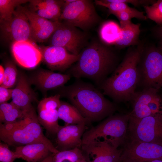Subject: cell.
Instances as JSON below:
<instances>
[{"label":"cell","mask_w":162,"mask_h":162,"mask_svg":"<svg viewBox=\"0 0 162 162\" xmlns=\"http://www.w3.org/2000/svg\"><path fill=\"white\" fill-rule=\"evenodd\" d=\"M148 162H162V160H153Z\"/></svg>","instance_id":"obj_40"},{"label":"cell","mask_w":162,"mask_h":162,"mask_svg":"<svg viewBox=\"0 0 162 162\" xmlns=\"http://www.w3.org/2000/svg\"><path fill=\"white\" fill-rule=\"evenodd\" d=\"M38 116L40 124L50 134H56L61 127L58 123V109L38 110Z\"/></svg>","instance_id":"obj_24"},{"label":"cell","mask_w":162,"mask_h":162,"mask_svg":"<svg viewBox=\"0 0 162 162\" xmlns=\"http://www.w3.org/2000/svg\"><path fill=\"white\" fill-rule=\"evenodd\" d=\"M112 14L115 15L118 19L121 28L131 22V19L133 18H135L142 20H145L147 18L146 16L144 15L143 12L140 11L136 13L121 11L114 12Z\"/></svg>","instance_id":"obj_31"},{"label":"cell","mask_w":162,"mask_h":162,"mask_svg":"<svg viewBox=\"0 0 162 162\" xmlns=\"http://www.w3.org/2000/svg\"><path fill=\"white\" fill-rule=\"evenodd\" d=\"M122 151L119 162H148L162 160V142L130 139Z\"/></svg>","instance_id":"obj_9"},{"label":"cell","mask_w":162,"mask_h":162,"mask_svg":"<svg viewBox=\"0 0 162 162\" xmlns=\"http://www.w3.org/2000/svg\"><path fill=\"white\" fill-rule=\"evenodd\" d=\"M143 7L147 18L154 21L158 25H162V0H158L151 5Z\"/></svg>","instance_id":"obj_30"},{"label":"cell","mask_w":162,"mask_h":162,"mask_svg":"<svg viewBox=\"0 0 162 162\" xmlns=\"http://www.w3.org/2000/svg\"><path fill=\"white\" fill-rule=\"evenodd\" d=\"M39 48L42 60L52 71H65L76 62L80 57V53L78 55H74L60 46L50 45Z\"/></svg>","instance_id":"obj_12"},{"label":"cell","mask_w":162,"mask_h":162,"mask_svg":"<svg viewBox=\"0 0 162 162\" xmlns=\"http://www.w3.org/2000/svg\"><path fill=\"white\" fill-rule=\"evenodd\" d=\"M71 77L70 75L68 74L41 70L35 74L31 81L43 91H46L64 86Z\"/></svg>","instance_id":"obj_21"},{"label":"cell","mask_w":162,"mask_h":162,"mask_svg":"<svg viewBox=\"0 0 162 162\" xmlns=\"http://www.w3.org/2000/svg\"><path fill=\"white\" fill-rule=\"evenodd\" d=\"M144 48L142 44L128 50L111 76L99 87L117 102L130 101L137 87L138 66Z\"/></svg>","instance_id":"obj_3"},{"label":"cell","mask_w":162,"mask_h":162,"mask_svg":"<svg viewBox=\"0 0 162 162\" xmlns=\"http://www.w3.org/2000/svg\"><path fill=\"white\" fill-rule=\"evenodd\" d=\"M81 149L87 154L95 156L92 162H119L122 151L108 141L98 139L82 145Z\"/></svg>","instance_id":"obj_16"},{"label":"cell","mask_w":162,"mask_h":162,"mask_svg":"<svg viewBox=\"0 0 162 162\" xmlns=\"http://www.w3.org/2000/svg\"><path fill=\"white\" fill-rule=\"evenodd\" d=\"M99 19L92 1L75 0L69 3L64 2L59 21L63 20L86 30L97 23Z\"/></svg>","instance_id":"obj_7"},{"label":"cell","mask_w":162,"mask_h":162,"mask_svg":"<svg viewBox=\"0 0 162 162\" xmlns=\"http://www.w3.org/2000/svg\"><path fill=\"white\" fill-rule=\"evenodd\" d=\"M4 76V68L2 65L0 66V85L2 82Z\"/></svg>","instance_id":"obj_37"},{"label":"cell","mask_w":162,"mask_h":162,"mask_svg":"<svg viewBox=\"0 0 162 162\" xmlns=\"http://www.w3.org/2000/svg\"><path fill=\"white\" fill-rule=\"evenodd\" d=\"M130 114L111 115L86 130L82 136V146L103 138L118 148L124 143Z\"/></svg>","instance_id":"obj_5"},{"label":"cell","mask_w":162,"mask_h":162,"mask_svg":"<svg viewBox=\"0 0 162 162\" xmlns=\"http://www.w3.org/2000/svg\"><path fill=\"white\" fill-rule=\"evenodd\" d=\"M140 26V24H135L131 22L121 28L119 37L114 45L119 48L138 45Z\"/></svg>","instance_id":"obj_23"},{"label":"cell","mask_w":162,"mask_h":162,"mask_svg":"<svg viewBox=\"0 0 162 162\" xmlns=\"http://www.w3.org/2000/svg\"><path fill=\"white\" fill-rule=\"evenodd\" d=\"M31 26L32 37L34 42H43L48 39L59 25L61 21H52L41 17L23 7Z\"/></svg>","instance_id":"obj_17"},{"label":"cell","mask_w":162,"mask_h":162,"mask_svg":"<svg viewBox=\"0 0 162 162\" xmlns=\"http://www.w3.org/2000/svg\"><path fill=\"white\" fill-rule=\"evenodd\" d=\"M67 160L71 162H79L87 160L81 148L74 149L59 151L53 155L52 162H62Z\"/></svg>","instance_id":"obj_27"},{"label":"cell","mask_w":162,"mask_h":162,"mask_svg":"<svg viewBox=\"0 0 162 162\" xmlns=\"http://www.w3.org/2000/svg\"><path fill=\"white\" fill-rule=\"evenodd\" d=\"M17 159L14 152L10 150L8 145L4 143H0V161L1 162H14Z\"/></svg>","instance_id":"obj_34"},{"label":"cell","mask_w":162,"mask_h":162,"mask_svg":"<svg viewBox=\"0 0 162 162\" xmlns=\"http://www.w3.org/2000/svg\"><path fill=\"white\" fill-rule=\"evenodd\" d=\"M60 94H57L54 96L44 98L39 102L38 109H58L60 104Z\"/></svg>","instance_id":"obj_33"},{"label":"cell","mask_w":162,"mask_h":162,"mask_svg":"<svg viewBox=\"0 0 162 162\" xmlns=\"http://www.w3.org/2000/svg\"><path fill=\"white\" fill-rule=\"evenodd\" d=\"M62 162H71L68 160H65L63 161Z\"/></svg>","instance_id":"obj_42"},{"label":"cell","mask_w":162,"mask_h":162,"mask_svg":"<svg viewBox=\"0 0 162 162\" xmlns=\"http://www.w3.org/2000/svg\"><path fill=\"white\" fill-rule=\"evenodd\" d=\"M58 111L59 118L63 120L66 125L83 123L88 125L91 123L75 107L65 102L61 101Z\"/></svg>","instance_id":"obj_22"},{"label":"cell","mask_w":162,"mask_h":162,"mask_svg":"<svg viewBox=\"0 0 162 162\" xmlns=\"http://www.w3.org/2000/svg\"><path fill=\"white\" fill-rule=\"evenodd\" d=\"M11 50L16 62L20 66L32 69L42 60L41 51L36 43L29 41H23L12 43Z\"/></svg>","instance_id":"obj_13"},{"label":"cell","mask_w":162,"mask_h":162,"mask_svg":"<svg viewBox=\"0 0 162 162\" xmlns=\"http://www.w3.org/2000/svg\"><path fill=\"white\" fill-rule=\"evenodd\" d=\"M87 125L83 123L61 126L56 134V148L59 151L81 148L82 136Z\"/></svg>","instance_id":"obj_15"},{"label":"cell","mask_w":162,"mask_h":162,"mask_svg":"<svg viewBox=\"0 0 162 162\" xmlns=\"http://www.w3.org/2000/svg\"><path fill=\"white\" fill-rule=\"evenodd\" d=\"M12 102L24 111L30 109L35 95L29 82L25 76L20 74L16 86L12 92Z\"/></svg>","instance_id":"obj_20"},{"label":"cell","mask_w":162,"mask_h":162,"mask_svg":"<svg viewBox=\"0 0 162 162\" xmlns=\"http://www.w3.org/2000/svg\"><path fill=\"white\" fill-rule=\"evenodd\" d=\"M95 2L97 5L108 8L110 14L121 11L136 13L139 11L130 7L127 3L120 2L119 0H95Z\"/></svg>","instance_id":"obj_29"},{"label":"cell","mask_w":162,"mask_h":162,"mask_svg":"<svg viewBox=\"0 0 162 162\" xmlns=\"http://www.w3.org/2000/svg\"><path fill=\"white\" fill-rule=\"evenodd\" d=\"M57 94L67 98L90 122L100 121L112 115L116 106L92 84L76 78L72 84L59 88Z\"/></svg>","instance_id":"obj_1"},{"label":"cell","mask_w":162,"mask_h":162,"mask_svg":"<svg viewBox=\"0 0 162 162\" xmlns=\"http://www.w3.org/2000/svg\"><path fill=\"white\" fill-rule=\"evenodd\" d=\"M27 111H24L15 106L0 115V123L7 124L14 122L22 118Z\"/></svg>","instance_id":"obj_32"},{"label":"cell","mask_w":162,"mask_h":162,"mask_svg":"<svg viewBox=\"0 0 162 162\" xmlns=\"http://www.w3.org/2000/svg\"><path fill=\"white\" fill-rule=\"evenodd\" d=\"M128 129L130 140L162 142V116H151L138 118L130 116Z\"/></svg>","instance_id":"obj_8"},{"label":"cell","mask_w":162,"mask_h":162,"mask_svg":"<svg viewBox=\"0 0 162 162\" xmlns=\"http://www.w3.org/2000/svg\"><path fill=\"white\" fill-rule=\"evenodd\" d=\"M15 65L11 62H7L4 68V76L1 86L12 88L16 85L18 76Z\"/></svg>","instance_id":"obj_28"},{"label":"cell","mask_w":162,"mask_h":162,"mask_svg":"<svg viewBox=\"0 0 162 162\" xmlns=\"http://www.w3.org/2000/svg\"><path fill=\"white\" fill-rule=\"evenodd\" d=\"M0 26L3 37L12 43L23 41L34 42L28 19L21 5L16 9L10 21L0 24Z\"/></svg>","instance_id":"obj_11"},{"label":"cell","mask_w":162,"mask_h":162,"mask_svg":"<svg viewBox=\"0 0 162 162\" xmlns=\"http://www.w3.org/2000/svg\"><path fill=\"white\" fill-rule=\"evenodd\" d=\"M54 154H52L47 158L40 162H52V158Z\"/></svg>","instance_id":"obj_38"},{"label":"cell","mask_w":162,"mask_h":162,"mask_svg":"<svg viewBox=\"0 0 162 162\" xmlns=\"http://www.w3.org/2000/svg\"><path fill=\"white\" fill-rule=\"evenodd\" d=\"M59 152L42 142L16 147L14 151L17 159L21 158L27 162H40Z\"/></svg>","instance_id":"obj_18"},{"label":"cell","mask_w":162,"mask_h":162,"mask_svg":"<svg viewBox=\"0 0 162 162\" xmlns=\"http://www.w3.org/2000/svg\"><path fill=\"white\" fill-rule=\"evenodd\" d=\"M154 32L155 35L160 40H162V25H157L154 28Z\"/></svg>","instance_id":"obj_36"},{"label":"cell","mask_w":162,"mask_h":162,"mask_svg":"<svg viewBox=\"0 0 162 162\" xmlns=\"http://www.w3.org/2000/svg\"><path fill=\"white\" fill-rule=\"evenodd\" d=\"M157 47L162 53V40H160Z\"/></svg>","instance_id":"obj_39"},{"label":"cell","mask_w":162,"mask_h":162,"mask_svg":"<svg viewBox=\"0 0 162 162\" xmlns=\"http://www.w3.org/2000/svg\"><path fill=\"white\" fill-rule=\"evenodd\" d=\"M137 86L162 88V53L157 47H144L138 66Z\"/></svg>","instance_id":"obj_6"},{"label":"cell","mask_w":162,"mask_h":162,"mask_svg":"<svg viewBox=\"0 0 162 162\" xmlns=\"http://www.w3.org/2000/svg\"><path fill=\"white\" fill-rule=\"evenodd\" d=\"M49 40L50 45L63 47L71 53L78 55L84 44L86 38L76 27L63 21Z\"/></svg>","instance_id":"obj_10"},{"label":"cell","mask_w":162,"mask_h":162,"mask_svg":"<svg viewBox=\"0 0 162 162\" xmlns=\"http://www.w3.org/2000/svg\"><path fill=\"white\" fill-rule=\"evenodd\" d=\"M38 116L33 107L24 116L10 123H0V139L8 145L16 147L42 142L58 150L44 134Z\"/></svg>","instance_id":"obj_4"},{"label":"cell","mask_w":162,"mask_h":162,"mask_svg":"<svg viewBox=\"0 0 162 162\" xmlns=\"http://www.w3.org/2000/svg\"><path fill=\"white\" fill-rule=\"evenodd\" d=\"M64 2V0H30L28 8L39 16L57 21H59Z\"/></svg>","instance_id":"obj_19"},{"label":"cell","mask_w":162,"mask_h":162,"mask_svg":"<svg viewBox=\"0 0 162 162\" xmlns=\"http://www.w3.org/2000/svg\"><path fill=\"white\" fill-rule=\"evenodd\" d=\"M79 162H92V161H88L87 160H82Z\"/></svg>","instance_id":"obj_41"},{"label":"cell","mask_w":162,"mask_h":162,"mask_svg":"<svg viewBox=\"0 0 162 162\" xmlns=\"http://www.w3.org/2000/svg\"><path fill=\"white\" fill-rule=\"evenodd\" d=\"M159 90L150 88L136 92L132 98L136 108L148 116H162V95Z\"/></svg>","instance_id":"obj_14"},{"label":"cell","mask_w":162,"mask_h":162,"mask_svg":"<svg viewBox=\"0 0 162 162\" xmlns=\"http://www.w3.org/2000/svg\"><path fill=\"white\" fill-rule=\"evenodd\" d=\"M119 60L113 49L94 42L80 52L79 60L66 74L75 78L89 79L99 87L118 65Z\"/></svg>","instance_id":"obj_2"},{"label":"cell","mask_w":162,"mask_h":162,"mask_svg":"<svg viewBox=\"0 0 162 162\" xmlns=\"http://www.w3.org/2000/svg\"><path fill=\"white\" fill-rule=\"evenodd\" d=\"M28 0H0V24L10 21L16 9Z\"/></svg>","instance_id":"obj_26"},{"label":"cell","mask_w":162,"mask_h":162,"mask_svg":"<svg viewBox=\"0 0 162 162\" xmlns=\"http://www.w3.org/2000/svg\"><path fill=\"white\" fill-rule=\"evenodd\" d=\"M13 89L0 86V104L7 102L12 98Z\"/></svg>","instance_id":"obj_35"},{"label":"cell","mask_w":162,"mask_h":162,"mask_svg":"<svg viewBox=\"0 0 162 162\" xmlns=\"http://www.w3.org/2000/svg\"><path fill=\"white\" fill-rule=\"evenodd\" d=\"M121 29L117 23L113 21H108L101 26L100 34L102 40L106 44L114 45L118 39Z\"/></svg>","instance_id":"obj_25"}]
</instances>
